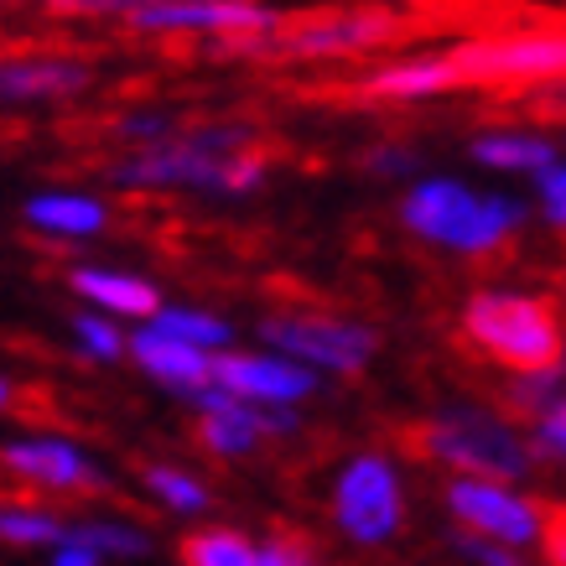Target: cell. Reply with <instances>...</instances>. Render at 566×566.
I'll use <instances>...</instances> for the list:
<instances>
[{"label":"cell","instance_id":"cell-1","mask_svg":"<svg viewBox=\"0 0 566 566\" xmlns=\"http://www.w3.org/2000/svg\"><path fill=\"white\" fill-rule=\"evenodd\" d=\"M104 182L125 192H208L234 203L271 182V156L260 151L255 120H182L167 140L104 161Z\"/></svg>","mask_w":566,"mask_h":566},{"label":"cell","instance_id":"cell-2","mask_svg":"<svg viewBox=\"0 0 566 566\" xmlns=\"http://www.w3.org/2000/svg\"><path fill=\"white\" fill-rule=\"evenodd\" d=\"M531 198L520 192H483L463 177H442V172H421L406 182L400 192V229L416 234L431 250L463 260L499 255L504 244L515 240L520 229L531 223Z\"/></svg>","mask_w":566,"mask_h":566},{"label":"cell","instance_id":"cell-3","mask_svg":"<svg viewBox=\"0 0 566 566\" xmlns=\"http://www.w3.org/2000/svg\"><path fill=\"white\" fill-rule=\"evenodd\" d=\"M411 447L427 463L447 473H473V479H504L525 483L535 473L531 437L504 406L483 400H447L427 421H416Z\"/></svg>","mask_w":566,"mask_h":566},{"label":"cell","instance_id":"cell-4","mask_svg":"<svg viewBox=\"0 0 566 566\" xmlns=\"http://www.w3.org/2000/svg\"><path fill=\"white\" fill-rule=\"evenodd\" d=\"M411 32V17L400 6H338L317 17L281 21L265 36H240V42H208L213 52H240L255 63H354L379 48H395Z\"/></svg>","mask_w":566,"mask_h":566},{"label":"cell","instance_id":"cell-5","mask_svg":"<svg viewBox=\"0 0 566 566\" xmlns=\"http://www.w3.org/2000/svg\"><path fill=\"white\" fill-rule=\"evenodd\" d=\"M458 333L468 348H479L499 369H556L562 359V312L541 292H515V286H479L458 312Z\"/></svg>","mask_w":566,"mask_h":566},{"label":"cell","instance_id":"cell-6","mask_svg":"<svg viewBox=\"0 0 566 566\" xmlns=\"http://www.w3.org/2000/svg\"><path fill=\"white\" fill-rule=\"evenodd\" d=\"M255 338L265 348H275V354H286V359L333 379L364 375L379 354L375 327L359 323V317H344V312H307V307L265 312L255 323Z\"/></svg>","mask_w":566,"mask_h":566},{"label":"cell","instance_id":"cell-7","mask_svg":"<svg viewBox=\"0 0 566 566\" xmlns=\"http://www.w3.org/2000/svg\"><path fill=\"white\" fill-rule=\"evenodd\" d=\"M463 88H535L566 78V27H515V32L463 36L447 48Z\"/></svg>","mask_w":566,"mask_h":566},{"label":"cell","instance_id":"cell-8","mask_svg":"<svg viewBox=\"0 0 566 566\" xmlns=\"http://www.w3.org/2000/svg\"><path fill=\"white\" fill-rule=\"evenodd\" d=\"M333 525L354 546H390L406 531V479L400 463L379 447H364L354 458H344L338 479H333Z\"/></svg>","mask_w":566,"mask_h":566},{"label":"cell","instance_id":"cell-9","mask_svg":"<svg viewBox=\"0 0 566 566\" xmlns=\"http://www.w3.org/2000/svg\"><path fill=\"white\" fill-rule=\"evenodd\" d=\"M442 504L463 531L489 535V541L515 546V551L541 546V531H546V510L531 494H520V483H504V479L452 473L442 489Z\"/></svg>","mask_w":566,"mask_h":566},{"label":"cell","instance_id":"cell-10","mask_svg":"<svg viewBox=\"0 0 566 566\" xmlns=\"http://www.w3.org/2000/svg\"><path fill=\"white\" fill-rule=\"evenodd\" d=\"M281 11L265 0H140L125 17L136 36H208V42H240L281 27Z\"/></svg>","mask_w":566,"mask_h":566},{"label":"cell","instance_id":"cell-11","mask_svg":"<svg viewBox=\"0 0 566 566\" xmlns=\"http://www.w3.org/2000/svg\"><path fill=\"white\" fill-rule=\"evenodd\" d=\"M0 468L21 479L36 494H63V499H104L115 494V483L78 442L57 437V431H36L0 447Z\"/></svg>","mask_w":566,"mask_h":566},{"label":"cell","instance_id":"cell-12","mask_svg":"<svg viewBox=\"0 0 566 566\" xmlns=\"http://www.w3.org/2000/svg\"><path fill=\"white\" fill-rule=\"evenodd\" d=\"M213 385L240 395L250 406H307L323 390V375L307 364L286 359L275 348H223L213 354Z\"/></svg>","mask_w":566,"mask_h":566},{"label":"cell","instance_id":"cell-13","mask_svg":"<svg viewBox=\"0 0 566 566\" xmlns=\"http://www.w3.org/2000/svg\"><path fill=\"white\" fill-rule=\"evenodd\" d=\"M348 94L359 104H431L463 94L458 73L447 63V52H406V57H385L375 69H364Z\"/></svg>","mask_w":566,"mask_h":566},{"label":"cell","instance_id":"cell-14","mask_svg":"<svg viewBox=\"0 0 566 566\" xmlns=\"http://www.w3.org/2000/svg\"><path fill=\"white\" fill-rule=\"evenodd\" d=\"M94 88V69L69 52H0V104H48Z\"/></svg>","mask_w":566,"mask_h":566},{"label":"cell","instance_id":"cell-15","mask_svg":"<svg viewBox=\"0 0 566 566\" xmlns=\"http://www.w3.org/2000/svg\"><path fill=\"white\" fill-rule=\"evenodd\" d=\"M192 411H198V447L223 458V463H240V458H255L260 447H265V431H260V406L240 400V395H229L223 385L208 379L203 390L182 395Z\"/></svg>","mask_w":566,"mask_h":566},{"label":"cell","instance_id":"cell-16","mask_svg":"<svg viewBox=\"0 0 566 566\" xmlns=\"http://www.w3.org/2000/svg\"><path fill=\"white\" fill-rule=\"evenodd\" d=\"M125 359L136 364L151 385L172 390L177 400L192 395V390H203L208 379H213V354H208V348H192V344H182V338H167V333H156L151 323H140L136 333H125Z\"/></svg>","mask_w":566,"mask_h":566},{"label":"cell","instance_id":"cell-17","mask_svg":"<svg viewBox=\"0 0 566 566\" xmlns=\"http://www.w3.org/2000/svg\"><path fill=\"white\" fill-rule=\"evenodd\" d=\"M562 156V140L546 136L541 125H483L468 140V161L499 177H535Z\"/></svg>","mask_w":566,"mask_h":566},{"label":"cell","instance_id":"cell-18","mask_svg":"<svg viewBox=\"0 0 566 566\" xmlns=\"http://www.w3.org/2000/svg\"><path fill=\"white\" fill-rule=\"evenodd\" d=\"M69 292L84 296L88 307L104 312V317H130V323H146L167 302L151 275L109 271V265H69Z\"/></svg>","mask_w":566,"mask_h":566},{"label":"cell","instance_id":"cell-19","mask_svg":"<svg viewBox=\"0 0 566 566\" xmlns=\"http://www.w3.org/2000/svg\"><path fill=\"white\" fill-rule=\"evenodd\" d=\"M21 219L32 223L36 234H48V240L73 244V240H94V234L109 229V203L94 198V192L57 188V192H36V198H27Z\"/></svg>","mask_w":566,"mask_h":566},{"label":"cell","instance_id":"cell-20","mask_svg":"<svg viewBox=\"0 0 566 566\" xmlns=\"http://www.w3.org/2000/svg\"><path fill=\"white\" fill-rule=\"evenodd\" d=\"M63 531H69V520L52 515L36 489L0 494V541H6V546H21V551L57 546V541H63Z\"/></svg>","mask_w":566,"mask_h":566},{"label":"cell","instance_id":"cell-21","mask_svg":"<svg viewBox=\"0 0 566 566\" xmlns=\"http://www.w3.org/2000/svg\"><path fill=\"white\" fill-rule=\"evenodd\" d=\"M146 323L156 333H167V338L208 348V354H223V348H234V338H240V327L229 323V317H219V312H208V307H182V302H161Z\"/></svg>","mask_w":566,"mask_h":566},{"label":"cell","instance_id":"cell-22","mask_svg":"<svg viewBox=\"0 0 566 566\" xmlns=\"http://www.w3.org/2000/svg\"><path fill=\"white\" fill-rule=\"evenodd\" d=\"M140 483H146V494L161 504V510H172V515H208L213 510V489H208L198 473H188L182 463H146L140 468Z\"/></svg>","mask_w":566,"mask_h":566},{"label":"cell","instance_id":"cell-23","mask_svg":"<svg viewBox=\"0 0 566 566\" xmlns=\"http://www.w3.org/2000/svg\"><path fill=\"white\" fill-rule=\"evenodd\" d=\"M260 541H250L244 531H223V525H208V531L182 535V566H255Z\"/></svg>","mask_w":566,"mask_h":566},{"label":"cell","instance_id":"cell-24","mask_svg":"<svg viewBox=\"0 0 566 566\" xmlns=\"http://www.w3.org/2000/svg\"><path fill=\"white\" fill-rule=\"evenodd\" d=\"M69 541H84L88 551H99V556H151V535L130 525V520H73Z\"/></svg>","mask_w":566,"mask_h":566},{"label":"cell","instance_id":"cell-25","mask_svg":"<svg viewBox=\"0 0 566 566\" xmlns=\"http://www.w3.org/2000/svg\"><path fill=\"white\" fill-rule=\"evenodd\" d=\"M562 390H566L562 369H520V375H510V385H504V411L515 416V421H531V416L546 411Z\"/></svg>","mask_w":566,"mask_h":566},{"label":"cell","instance_id":"cell-26","mask_svg":"<svg viewBox=\"0 0 566 566\" xmlns=\"http://www.w3.org/2000/svg\"><path fill=\"white\" fill-rule=\"evenodd\" d=\"M359 167L369 177H379V182H411V177L427 172V156H421V146H411V140L385 136L359 156Z\"/></svg>","mask_w":566,"mask_h":566},{"label":"cell","instance_id":"cell-27","mask_svg":"<svg viewBox=\"0 0 566 566\" xmlns=\"http://www.w3.org/2000/svg\"><path fill=\"white\" fill-rule=\"evenodd\" d=\"M73 344L94 364H120L125 359V327L104 312H78L73 317Z\"/></svg>","mask_w":566,"mask_h":566},{"label":"cell","instance_id":"cell-28","mask_svg":"<svg viewBox=\"0 0 566 566\" xmlns=\"http://www.w3.org/2000/svg\"><path fill=\"white\" fill-rule=\"evenodd\" d=\"M182 125V115L177 109H167V104H146V109H125V115H115L109 120V136L125 140V146H151V140H167Z\"/></svg>","mask_w":566,"mask_h":566},{"label":"cell","instance_id":"cell-29","mask_svg":"<svg viewBox=\"0 0 566 566\" xmlns=\"http://www.w3.org/2000/svg\"><path fill=\"white\" fill-rule=\"evenodd\" d=\"M525 437H531L535 463H562L566 468V390L551 400L546 411H535L525 421Z\"/></svg>","mask_w":566,"mask_h":566},{"label":"cell","instance_id":"cell-30","mask_svg":"<svg viewBox=\"0 0 566 566\" xmlns=\"http://www.w3.org/2000/svg\"><path fill=\"white\" fill-rule=\"evenodd\" d=\"M531 182H535L531 213H541V223H551L556 234H566V156H556L551 167H541Z\"/></svg>","mask_w":566,"mask_h":566},{"label":"cell","instance_id":"cell-31","mask_svg":"<svg viewBox=\"0 0 566 566\" xmlns=\"http://www.w3.org/2000/svg\"><path fill=\"white\" fill-rule=\"evenodd\" d=\"M447 546H452V556H463L468 566H525V551L499 546V541H489V535H473V531H463V525L447 535Z\"/></svg>","mask_w":566,"mask_h":566},{"label":"cell","instance_id":"cell-32","mask_svg":"<svg viewBox=\"0 0 566 566\" xmlns=\"http://www.w3.org/2000/svg\"><path fill=\"white\" fill-rule=\"evenodd\" d=\"M520 104L531 109L535 120H551V125H566V78H551V84H535L520 94Z\"/></svg>","mask_w":566,"mask_h":566},{"label":"cell","instance_id":"cell-33","mask_svg":"<svg viewBox=\"0 0 566 566\" xmlns=\"http://www.w3.org/2000/svg\"><path fill=\"white\" fill-rule=\"evenodd\" d=\"M541 551H546V566H566V515H546Z\"/></svg>","mask_w":566,"mask_h":566},{"label":"cell","instance_id":"cell-34","mask_svg":"<svg viewBox=\"0 0 566 566\" xmlns=\"http://www.w3.org/2000/svg\"><path fill=\"white\" fill-rule=\"evenodd\" d=\"M52 566H104V556L88 551L84 541H69V535H63V541L52 546Z\"/></svg>","mask_w":566,"mask_h":566},{"label":"cell","instance_id":"cell-35","mask_svg":"<svg viewBox=\"0 0 566 566\" xmlns=\"http://www.w3.org/2000/svg\"><path fill=\"white\" fill-rule=\"evenodd\" d=\"M11 406H17V385L0 375V411H11Z\"/></svg>","mask_w":566,"mask_h":566},{"label":"cell","instance_id":"cell-36","mask_svg":"<svg viewBox=\"0 0 566 566\" xmlns=\"http://www.w3.org/2000/svg\"><path fill=\"white\" fill-rule=\"evenodd\" d=\"M556 369H562V379H566V333H562V359H556Z\"/></svg>","mask_w":566,"mask_h":566},{"label":"cell","instance_id":"cell-37","mask_svg":"<svg viewBox=\"0 0 566 566\" xmlns=\"http://www.w3.org/2000/svg\"><path fill=\"white\" fill-rule=\"evenodd\" d=\"M562 156H566V140H562Z\"/></svg>","mask_w":566,"mask_h":566}]
</instances>
